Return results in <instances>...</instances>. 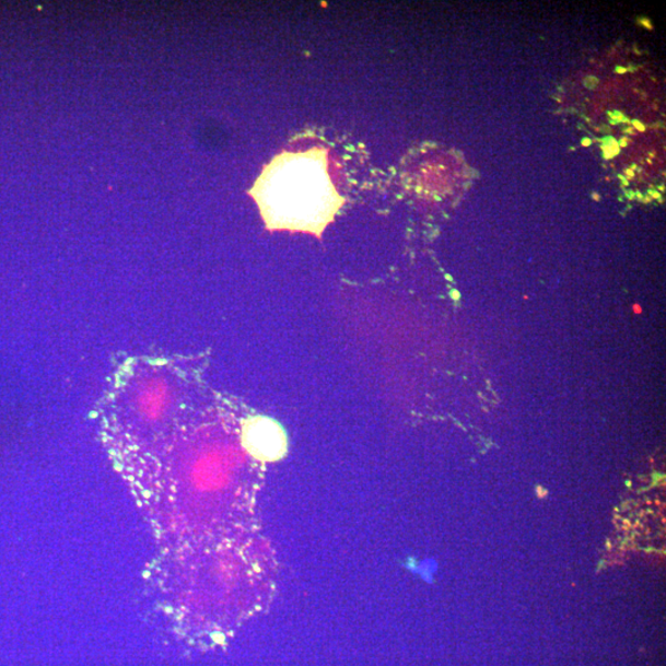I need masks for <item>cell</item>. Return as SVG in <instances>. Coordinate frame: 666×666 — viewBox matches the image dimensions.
I'll use <instances>...</instances> for the list:
<instances>
[{
    "mask_svg": "<svg viewBox=\"0 0 666 666\" xmlns=\"http://www.w3.org/2000/svg\"><path fill=\"white\" fill-rule=\"evenodd\" d=\"M268 230L320 237L344 205L328 173L326 149L284 152L265 167L249 190Z\"/></svg>",
    "mask_w": 666,
    "mask_h": 666,
    "instance_id": "cell-1",
    "label": "cell"
},
{
    "mask_svg": "<svg viewBox=\"0 0 666 666\" xmlns=\"http://www.w3.org/2000/svg\"><path fill=\"white\" fill-rule=\"evenodd\" d=\"M243 447L255 459L277 461L285 456L288 440L281 423L267 417H250L241 430Z\"/></svg>",
    "mask_w": 666,
    "mask_h": 666,
    "instance_id": "cell-2",
    "label": "cell"
},
{
    "mask_svg": "<svg viewBox=\"0 0 666 666\" xmlns=\"http://www.w3.org/2000/svg\"><path fill=\"white\" fill-rule=\"evenodd\" d=\"M129 410L133 412V421L143 429H156L170 407L168 386L159 382L156 376L143 382L130 397Z\"/></svg>",
    "mask_w": 666,
    "mask_h": 666,
    "instance_id": "cell-3",
    "label": "cell"
},
{
    "mask_svg": "<svg viewBox=\"0 0 666 666\" xmlns=\"http://www.w3.org/2000/svg\"><path fill=\"white\" fill-rule=\"evenodd\" d=\"M633 308H635V314H641L642 308L639 305H634Z\"/></svg>",
    "mask_w": 666,
    "mask_h": 666,
    "instance_id": "cell-4",
    "label": "cell"
}]
</instances>
